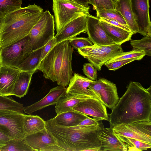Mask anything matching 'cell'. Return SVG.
Masks as SVG:
<instances>
[{
	"instance_id": "1",
	"label": "cell",
	"mask_w": 151,
	"mask_h": 151,
	"mask_svg": "<svg viewBox=\"0 0 151 151\" xmlns=\"http://www.w3.org/2000/svg\"><path fill=\"white\" fill-rule=\"evenodd\" d=\"M151 86L146 89L139 82L131 81L109 114L110 126L151 120Z\"/></svg>"
},
{
	"instance_id": "2",
	"label": "cell",
	"mask_w": 151,
	"mask_h": 151,
	"mask_svg": "<svg viewBox=\"0 0 151 151\" xmlns=\"http://www.w3.org/2000/svg\"><path fill=\"white\" fill-rule=\"evenodd\" d=\"M102 120L93 125L68 127L57 124L51 119L45 121V128L61 151H84L93 149L99 150L101 142L98 137L104 127Z\"/></svg>"
},
{
	"instance_id": "3",
	"label": "cell",
	"mask_w": 151,
	"mask_h": 151,
	"mask_svg": "<svg viewBox=\"0 0 151 151\" xmlns=\"http://www.w3.org/2000/svg\"><path fill=\"white\" fill-rule=\"evenodd\" d=\"M35 4L21 7L1 21L0 48L12 44L27 36L44 12Z\"/></svg>"
},
{
	"instance_id": "4",
	"label": "cell",
	"mask_w": 151,
	"mask_h": 151,
	"mask_svg": "<svg viewBox=\"0 0 151 151\" xmlns=\"http://www.w3.org/2000/svg\"><path fill=\"white\" fill-rule=\"evenodd\" d=\"M73 49L68 40L54 45L40 62L38 70L44 77L58 85L67 87L72 76V61Z\"/></svg>"
},
{
	"instance_id": "5",
	"label": "cell",
	"mask_w": 151,
	"mask_h": 151,
	"mask_svg": "<svg viewBox=\"0 0 151 151\" xmlns=\"http://www.w3.org/2000/svg\"><path fill=\"white\" fill-rule=\"evenodd\" d=\"M86 7L71 0H52L57 33L66 24L75 19L89 14Z\"/></svg>"
},
{
	"instance_id": "6",
	"label": "cell",
	"mask_w": 151,
	"mask_h": 151,
	"mask_svg": "<svg viewBox=\"0 0 151 151\" xmlns=\"http://www.w3.org/2000/svg\"><path fill=\"white\" fill-rule=\"evenodd\" d=\"M55 26L54 17L46 10L28 35L33 51L43 47L54 37Z\"/></svg>"
},
{
	"instance_id": "7",
	"label": "cell",
	"mask_w": 151,
	"mask_h": 151,
	"mask_svg": "<svg viewBox=\"0 0 151 151\" xmlns=\"http://www.w3.org/2000/svg\"><path fill=\"white\" fill-rule=\"evenodd\" d=\"M33 51L27 36L19 41L0 48V65L18 69L20 64Z\"/></svg>"
},
{
	"instance_id": "8",
	"label": "cell",
	"mask_w": 151,
	"mask_h": 151,
	"mask_svg": "<svg viewBox=\"0 0 151 151\" xmlns=\"http://www.w3.org/2000/svg\"><path fill=\"white\" fill-rule=\"evenodd\" d=\"M78 50L80 55L87 59L99 71L106 62L124 52L121 45L117 44L109 45L93 44Z\"/></svg>"
},
{
	"instance_id": "9",
	"label": "cell",
	"mask_w": 151,
	"mask_h": 151,
	"mask_svg": "<svg viewBox=\"0 0 151 151\" xmlns=\"http://www.w3.org/2000/svg\"><path fill=\"white\" fill-rule=\"evenodd\" d=\"M113 128L117 135L136 139L151 144V120L146 119L129 124H122Z\"/></svg>"
},
{
	"instance_id": "10",
	"label": "cell",
	"mask_w": 151,
	"mask_h": 151,
	"mask_svg": "<svg viewBox=\"0 0 151 151\" xmlns=\"http://www.w3.org/2000/svg\"><path fill=\"white\" fill-rule=\"evenodd\" d=\"M26 114L9 110H0V129L11 139L26 136L23 122Z\"/></svg>"
},
{
	"instance_id": "11",
	"label": "cell",
	"mask_w": 151,
	"mask_h": 151,
	"mask_svg": "<svg viewBox=\"0 0 151 151\" xmlns=\"http://www.w3.org/2000/svg\"><path fill=\"white\" fill-rule=\"evenodd\" d=\"M88 88L97 94L106 107L110 109L115 106L119 99L116 85L106 79L93 81Z\"/></svg>"
},
{
	"instance_id": "12",
	"label": "cell",
	"mask_w": 151,
	"mask_h": 151,
	"mask_svg": "<svg viewBox=\"0 0 151 151\" xmlns=\"http://www.w3.org/2000/svg\"><path fill=\"white\" fill-rule=\"evenodd\" d=\"M134 18L138 28V32L144 36H151V22L149 0H131Z\"/></svg>"
},
{
	"instance_id": "13",
	"label": "cell",
	"mask_w": 151,
	"mask_h": 151,
	"mask_svg": "<svg viewBox=\"0 0 151 151\" xmlns=\"http://www.w3.org/2000/svg\"><path fill=\"white\" fill-rule=\"evenodd\" d=\"M86 32L93 45H109L115 44L107 35L99 19L89 14L87 16Z\"/></svg>"
},
{
	"instance_id": "14",
	"label": "cell",
	"mask_w": 151,
	"mask_h": 151,
	"mask_svg": "<svg viewBox=\"0 0 151 151\" xmlns=\"http://www.w3.org/2000/svg\"><path fill=\"white\" fill-rule=\"evenodd\" d=\"M73 110L91 116L93 118L100 120H109L106 106L96 98H89L79 102Z\"/></svg>"
},
{
	"instance_id": "15",
	"label": "cell",
	"mask_w": 151,
	"mask_h": 151,
	"mask_svg": "<svg viewBox=\"0 0 151 151\" xmlns=\"http://www.w3.org/2000/svg\"><path fill=\"white\" fill-rule=\"evenodd\" d=\"M93 81L78 73H75L70 79L66 93L96 98L103 103L98 95L88 88Z\"/></svg>"
},
{
	"instance_id": "16",
	"label": "cell",
	"mask_w": 151,
	"mask_h": 151,
	"mask_svg": "<svg viewBox=\"0 0 151 151\" xmlns=\"http://www.w3.org/2000/svg\"><path fill=\"white\" fill-rule=\"evenodd\" d=\"M87 16L80 17L65 26L54 36L56 45L86 32Z\"/></svg>"
},
{
	"instance_id": "17",
	"label": "cell",
	"mask_w": 151,
	"mask_h": 151,
	"mask_svg": "<svg viewBox=\"0 0 151 151\" xmlns=\"http://www.w3.org/2000/svg\"><path fill=\"white\" fill-rule=\"evenodd\" d=\"M65 87L59 85L50 89L49 93L39 101L29 106H24V113L31 114L33 112L51 105H56L66 93Z\"/></svg>"
},
{
	"instance_id": "18",
	"label": "cell",
	"mask_w": 151,
	"mask_h": 151,
	"mask_svg": "<svg viewBox=\"0 0 151 151\" xmlns=\"http://www.w3.org/2000/svg\"><path fill=\"white\" fill-rule=\"evenodd\" d=\"M98 138L101 142L99 151H126V144L114 133L112 127H104L99 134Z\"/></svg>"
},
{
	"instance_id": "19",
	"label": "cell",
	"mask_w": 151,
	"mask_h": 151,
	"mask_svg": "<svg viewBox=\"0 0 151 151\" xmlns=\"http://www.w3.org/2000/svg\"><path fill=\"white\" fill-rule=\"evenodd\" d=\"M21 70L19 69L0 65V95H12V92Z\"/></svg>"
},
{
	"instance_id": "20",
	"label": "cell",
	"mask_w": 151,
	"mask_h": 151,
	"mask_svg": "<svg viewBox=\"0 0 151 151\" xmlns=\"http://www.w3.org/2000/svg\"><path fill=\"white\" fill-rule=\"evenodd\" d=\"M24 138L33 151H45L49 147L56 144L55 139L46 128L35 133L27 135Z\"/></svg>"
},
{
	"instance_id": "21",
	"label": "cell",
	"mask_w": 151,
	"mask_h": 151,
	"mask_svg": "<svg viewBox=\"0 0 151 151\" xmlns=\"http://www.w3.org/2000/svg\"><path fill=\"white\" fill-rule=\"evenodd\" d=\"M88 115L75 110L63 112L52 118L57 124L70 127L77 126L83 120L88 117Z\"/></svg>"
},
{
	"instance_id": "22",
	"label": "cell",
	"mask_w": 151,
	"mask_h": 151,
	"mask_svg": "<svg viewBox=\"0 0 151 151\" xmlns=\"http://www.w3.org/2000/svg\"><path fill=\"white\" fill-rule=\"evenodd\" d=\"M114 9L122 16L133 34L138 32V28L132 9L131 0H117Z\"/></svg>"
},
{
	"instance_id": "23",
	"label": "cell",
	"mask_w": 151,
	"mask_h": 151,
	"mask_svg": "<svg viewBox=\"0 0 151 151\" xmlns=\"http://www.w3.org/2000/svg\"><path fill=\"white\" fill-rule=\"evenodd\" d=\"M100 21L107 35L115 44L121 45L130 40L133 34L132 31H129L122 28Z\"/></svg>"
},
{
	"instance_id": "24",
	"label": "cell",
	"mask_w": 151,
	"mask_h": 151,
	"mask_svg": "<svg viewBox=\"0 0 151 151\" xmlns=\"http://www.w3.org/2000/svg\"><path fill=\"white\" fill-rule=\"evenodd\" d=\"M90 98H92L66 93L60 99L55 106L57 115L73 110V108L78 103Z\"/></svg>"
},
{
	"instance_id": "25",
	"label": "cell",
	"mask_w": 151,
	"mask_h": 151,
	"mask_svg": "<svg viewBox=\"0 0 151 151\" xmlns=\"http://www.w3.org/2000/svg\"><path fill=\"white\" fill-rule=\"evenodd\" d=\"M35 71H21L19 74L12 92V95L21 98L28 92L33 74Z\"/></svg>"
},
{
	"instance_id": "26",
	"label": "cell",
	"mask_w": 151,
	"mask_h": 151,
	"mask_svg": "<svg viewBox=\"0 0 151 151\" xmlns=\"http://www.w3.org/2000/svg\"><path fill=\"white\" fill-rule=\"evenodd\" d=\"M45 122L36 115H26L23 122V128L26 136L33 134L45 128Z\"/></svg>"
},
{
	"instance_id": "27",
	"label": "cell",
	"mask_w": 151,
	"mask_h": 151,
	"mask_svg": "<svg viewBox=\"0 0 151 151\" xmlns=\"http://www.w3.org/2000/svg\"><path fill=\"white\" fill-rule=\"evenodd\" d=\"M42 47L34 50L19 65L18 69L21 71H35L38 70L41 61Z\"/></svg>"
},
{
	"instance_id": "28",
	"label": "cell",
	"mask_w": 151,
	"mask_h": 151,
	"mask_svg": "<svg viewBox=\"0 0 151 151\" xmlns=\"http://www.w3.org/2000/svg\"><path fill=\"white\" fill-rule=\"evenodd\" d=\"M96 17L114 20L125 25H127L124 18L115 9H108L102 7L96 8Z\"/></svg>"
},
{
	"instance_id": "29",
	"label": "cell",
	"mask_w": 151,
	"mask_h": 151,
	"mask_svg": "<svg viewBox=\"0 0 151 151\" xmlns=\"http://www.w3.org/2000/svg\"><path fill=\"white\" fill-rule=\"evenodd\" d=\"M23 105L15 101L12 98L0 95V110H9L25 114Z\"/></svg>"
},
{
	"instance_id": "30",
	"label": "cell",
	"mask_w": 151,
	"mask_h": 151,
	"mask_svg": "<svg viewBox=\"0 0 151 151\" xmlns=\"http://www.w3.org/2000/svg\"><path fill=\"white\" fill-rule=\"evenodd\" d=\"M0 151H33L26 141L24 138L9 140Z\"/></svg>"
},
{
	"instance_id": "31",
	"label": "cell",
	"mask_w": 151,
	"mask_h": 151,
	"mask_svg": "<svg viewBox=\"0 0 151 151\" xmlns=\"http://www.w3.org/2000/svg\"><path fill=\"white\" fill-rule=\"evenodd\" d=\"M22 0H0V22L6 16L21 7Z\"/></svg>"
},
{
	"instance_id": "32",
	"label": "cell",
	"mask_w": 151,
	"mask_h": 151,
	"mask_svg": "<svg viewBox=\"0 0 151 151\" xmlns=\"http://www.w3.org/2000/svg\"><path fill=\"white\" fill-rule=\"evenodd\" d=\"M117 136L126 144L127 151H142L151 148L150 144L132 138L118 136Z\"/></svg>"
},
{
	"instance_id": "33",
	"label": "cell",
	"mask_w": 151,
	"mask_h": 151,
	"mask_svg": "<svg viewBox=\"0 0 151 151\" xmlns=\"http://www.w3.org/2000/svg\"><path fill=\"white\" fill-rule=\"evenodd\" d=\"M130 42L133 49L143 50L146 55L151 56V36H145L140 40H130Z\"/></svg>"
},
{
	"instance_id": "34",
	"label": "cell",
	"mask_w": 151,
	"mask_h": 151,
	"mask_svg": "<svg viewBox=\"0 0 151 151\" xmlns=\"http://www.w3.org/2000/svg\"><path fill=\"white\" fill-rule=\"evenodd\" d=\"M145 55V52L143 50L137 49H133L132 50L129 52H123L106 63H110L118 60L133 58H136L137 60H140Z\"/></svg>"
},
{
	"instance_id": "35",
	"label": "cell",
	"mask_w": 151,
	"mask_h": 151,
	"mask_svg": "<svg viewBox=\"0 0 151 151\" xmlns=\"http://www.w3.org/2000/svg\"><path fill=\"white\" fill-rule=\"evenodd\" d=\"M70 45L77 50L87 46L93 45L88 37H74L68 40Z\"/></svg>"
},
{
	"instance_id": "36",
	"label": "cell",
	"mask_w": 151,
	"mask_h": 151,
	"mask_svg": "<svg viewBox=\"0 0 151 151\" xmlns=\"http://www.w3.org/2000/svg\"><path fill=\"white\" fill-rule=\"evenodd\" d=\"M115 3L112 0H89V4L93 5L94 10L98 7L114 9Z\"/></svg>"
},
{
	"instance_id": "37",
	"label": "cell",
	"mask_w": 151,
	"mask_h": 151,
	"mask_svg": "<svg viewBox=\"0 0 151 151\" xmlns=\"http://www.w3.org/2000/svg\"><path fill=\"white\" fill-rule=\"evenodd\" d=\"M83 70L88 78L93 81L97 80V69L92 64L86 63L84 64Z\"/></svg>"
},
{
	"instance_id": "38",
	"label": "cell",
	"mask_w": 151,
	"mask_h": 151,
	"mask_svg": "<svg viewBox=\"0 0 151 151\" xmlns=\"http://www.w3.org/2000/svg\"><path fill=\"white\" fill-rule=\"evenodd\" d=\"M135 60H137L135 58L122 60L110 63H106L104 65L109 70H115Z\"/></svg>"
},
{
	"instance_id": "39",
	"label": "cell",
	"mask_w": 151,
	"mask_h": 151,
	"mask_svg": "<svg viewBox=\"0 0 151 151\" xmlns=\"http://www.w3.org/2000/svg\"><path fill=\"white\" fill-rule=\"evenodd\" d=\"M55 45V38L53 37L42 47L41 55V61L44 58L49 51Z\"/></svg>"
},
{
	"instance_id": "40",
	"label": "cell",
	"mask_w": 151,
	"mask_h": 151,
	"mask_svg": "<svg viewBox=\"0 0 151 151\" xmlns=\"http://www.w3.org/2000/svg\"><path fill=\"white\" fill-rule=\"evenodd\" d=\"M99 19L100 21H103L112 25L122 28L128 31H131V29L128 25H123L117 21L101 17Z\"/></svg>"
},
{
	"instance_id": "41",
	"label": "cell",
	"mask_w": 151,
	"mask_h": 151,
	"mask_svg": "<svg viewBox=\"0 0 151 151\" xmlns=\"http://www.w3.org/2000/svg\"><path fill=\"white\" fill-rule=\"evenodd\" d=\"M100 120L88 117L83 120L78 125L86 126L93 125L98 123Z\"/></svg>"
},
{
	"instance_id": "42",
	"label": "cell",
	"mask_w": 151,
	"mask_h": 151,
	"mask_svg": "<svg viewBox=\"0 0 151 151\" xmlns=\"http://www.w3.org/2000/svg\"><path fill=\"white\" fill-rule=\"evenodd\" d=\"M10 138L5 134L0 129V149L5 146Z\"/></svg>"
},
{
	"instance_id": "43",
	"label": "cell",
	"mask_w": 151,
	"mask_h": 151,
	"mask_svg": "<svg viewBox=\"0 0 151 151\" xmlns=\"http://www.w3.org/2000/svg\"><path fill=\"white\" fill-rule=\"evenodd\" d=\"M86 7H89V0H71Z\"/></svg>"
},
{
	"instance_id": "44",
	"label": "cell",
	"mask_w": 151,
	"mask_h": 151,
	"mask_svg": "<svg viewBox=\"0 0 151 151\" xmlns=\"http://www.w3.org/2000/svg\"><path fill=\"white\" fill-rule=\"evenodd\" d=\"M1 22H0V30H1Z\"/></svg>"
}]
</instances>
